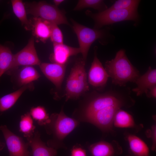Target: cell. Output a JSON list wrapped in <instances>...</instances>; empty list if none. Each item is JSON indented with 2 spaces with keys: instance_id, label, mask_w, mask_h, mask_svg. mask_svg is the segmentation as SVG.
Returning <instances> with one entry per match:
<instances>
[{
  "instance_id": "25",
  "label": "cell",
  "mask_w": 156,
  "mask_h": 156,
  "mask_svg": "<svg viewBox=\"0 0 156 156\" xmlns=\"http://www.w3.org/2000/svg\"><path fill=\"white\" fill-rule=\"evenodd\" d=\"M88 8L97 10L99 12L103 11L108 8L103 0H79L73 10L79 11Z\"/></svg>"
},
{
  "instance_id": "22",
  "label": "cell",
  "mask_w": 156,
  "mask_h": 156,
  "mask_svg": "<svg viewBox=\"0 0 156 156\" xmlns=\"http://www.w3.org/2000/svg\"><path fill=\"white\" fill-rule=\"evenodd\" d=\"M40 75L33 67L25 66L20 70L18 75V81L22 86L28 85L33 81L38 80Z\"/></svg>"
},
{
  "instance_id": "35",
  "label": "cell",
  "mask_w": 156,
  "mask_h": 156,
  "mask_svg": "<svg viewBox=\"0 0 156 156\" xmlns=\"http://www.w3.org/2000/svg\"></svg>"
},
{
  "instance_id": "28",
  "label": "cell",
  "mask_w": 156,
  "mask_h": 156,
  "mask_svg": "<svg viewBox=\"0 0 156 156\" xmlns=\"http://www.w3.org/2000/svg\"><path fill=\"white\" fill-rule=\"evenodd\" d=\"M53 44L63 43V36L62 32L57 25L51 23V30L50 38Z\"/></svg>"
},
{
  "instance_id": "7",
  "label": "cell",
  "mask_w": 156,
  "mask_h": 156,
  "mask_svg": "<svg viewBox=\"0 0 156 156\" xmlns=\"http://www.w3.org/2000/svg\"><path fill=\"white\" fill-rule=\"evenodd\" d=\"M123 105L117 104L101 107L84 115L85 120L104 130L111 129L116 112Z\"/></svg>"
},
{
  "instance_id": "9",
  "label": "cell",
  "mask_w": 156,
  "mask_h": 156,
  "mask_svg": "<svg viewBox=\"0 0 156 156\" xmlns=\"http://www.w3.org/2000/svg\"><path fill=\"white\" fill-rule=\"evenodd\" d=\"M41 63L35 47L34 38L31 37L27 45L14 55V62L12 69L20 66H39Z\"/></svg>"
},
{
  "instance_id": "19",
  "label": "cell",
  "mask_w": 156,
  "mask_h": 156,
  "mask_svg": "<svg viewBox=\"0 0 156 156\" xmlns=\"http://www.w3.org/2000/svg\"><path fill=\"white\" fill-rule=\"evenodd\" d=\"M31 86L29 84L23 86L18 90L0 98V112L2 113L11 108L27 89Z\"/></svg>"
},
{
  "instance_id": "31",
  "label": "cell",
  "mask_w": 156,
  "mask_h": 156,
  "mask_svg": "<svg viewBox=\"0 0 156 156\" xmlns=\"http://www.w3.org/2000/svg\"><path fill=\"white\" fill-rule=\"evenodd\" d=\"M152 136L153 141V144L152 147V149L154 151L155 148L156 144V126H154L152 128Z\"/></svg>"
},
{
  "instance_id": "11",
  "label": "cell",
  "mask_w": 156,
  "mask_h": 156,
  "mask_svg": "<svg viewBox=\"0 0 156 156\" xmlns=\"http://www.w3.org/2000/svg\"><path fill=\"white\" fill-rule=\"evenodd\" d=\"M40 69L45 76L57 88L61 87L65 71V65L55 63H41Z\"/></svg>"
},
{
  "instance_id": "16",
  "label": "cell",
  "mask_w": 156,
  "mask_h": 156,
  "mask_svg": "<svg viewBox=\"0 0 156 156\" xmlns=\"http://www.w3.org/2000/svg\"><path fill=\"white\" fill-rule=\"evenodd\" d=\"M33 35L41 41L45 42L50 38L51 23L40 18L34 17L30 20Z\"/></svg>"
},
{
  "instance_id": "24",
  "label": "cell",
  "mask_w": 156,
  "mask_h": 156,
  "mask_svg": "<svg viewBox=\"0 0 156 156\" xmlns=\"http://www.w3.org/2000/svg\"><path fill=\"white\" fill-rule=\"evenodd\" d=\"M114 121L115 126L119 127H132L135 125L132 116L127 112L120 109L116 113Z\"/></svg>"
},
{
  "instance_id": "3",
  "label": "cell",
  "mask_w": 156,
  "mask_h": 156,
  "mask_svg": "<svg viewBox=\"0 0 156 156\" xmlns=\"http://www.w3.org/2000/svg\"><path fill=\"white\" fill-rule=\"evenodd\" d=\"M86 14L94 22V28L99 29L105 26L125 21L137 22L139 19L137 10L131 9L106 10L97 13L88 10Z\"/></svg>"
},
{
  "instance_id": "13",
  "label": "cell",
  "mask_w": 156,
  "mask_h": 156,
  "mask_svg": "<svg viewBox=\"0 0 156 156\" xmlns=\"http://www.w3.org/2000/svg\"><path fill=\"white\" fill-rule=\"evenodd\" d=\"M29 146L31 149V156H56V150L52 147L47 146L40 138L38 131L35 132L34 135L27 139Z\"/></svg>"
},
{
  "instance_id": "2",
  "label": "cell",
  "mask_w": 156,
  "mask_h": 156,
  "mask_svg": "<svg viewBox=\"0 0 156 156\" xmlns=\"http://www.w3.org/2000/svg\"><path fill=\"white\" fill-rule=\"evenodd\" d=\"M72 28L77 37L79 48L83 59L86 60L90 48L96 40H99L102 44L108 43L113 36L109 33L108 27L103 29H92L76 22L71 19Z\"/></svg>"
},
{
  "instance_id": "30",
  "label": "cell",
  "mask_w": 156,
  "mask_h": 156,
  "mask_svg": "<svg viewBox=\"0 0 156 156\" xmlns=\"http://www.w3.org/2000/svg\"><path fill=\"white\" fill-rule=\"evenodd\" d=\"M148 97H156V85L150 88L146 94Z\"/></svg>"
},
{
  "instance_id": "8",
  "label": "cell",
  "mask_w": 156,
  "mask_h": 156,
  "mask_svg": "<svg viewBox=\"0 0 156 156\" xmlns=\"http://www.w3.org/2000/svg\"><path fill=\"white\" fill-rule=\"evenodd\" d=\"M10 156H31L28 151V142H26L22 138L9 130L5 125L0 126Z\"/></svg>"
},
{
  "instance_id": "12",
  "label": "cell",
  "mask_w": 156,
  "mask_h": 156,
  "mask_svg": "<svg viewBox=\"0 0 156 156\" xmlns=\"http://www.w3.org/2000/svg\"><path fill=\"white\" fill-rule=\"evenodd\" d=\"M53 52L50 57L53 63L65 65L69 58L80 53L79 48L68 46L64 44H53Z\"/></svg>"
},
{
  "instance_id": "20",
  "label": "cell",
  "mask_w": 156,
  "mask_h": 156,
  "mask_svg": "<svg viewBox=\"0 0 156 156\" xmlns=\"http://www.w3.org/2000/svg\"><path fill=\"white\" fill-rule=\"evenodd\" d=\"M13 11L21 21L22 25L27 30L31 29V24L27 18V12L24 4L21 0L11 1Z\"/></svg>"
},
{
  "instance_id": "34",
  "label": "cell",
  "mask_w": 156,
  "mask_h": 156,
  "mask_svg": "<svg viewBox=\"0 0 156 156\" xmlns=\"http://www.w3.org/2000/svg\"><path fill=\"white\" fill-rule=\"evenodd\" d=\"M3 19H1V20L0 21V24L3 21Z\"/></svg>"
},
{
  "instance_id": "23",
  "label": "cell",
  "mask_w": 156,
  "mask_h": 156,
  "mask_svg": "<svg viewBox=\"0 0 156 156\" xmlns=\"http://www.w3.org/2000/svg\"><path fill=\"white\" fill-rule=\"evenodd\" d=\"M35 128L29 112H27L21 116L19 122V130L27 139L33 136Z\"/></svg>"
},
{
  "instance_id": "17",
  "label": "cell",
  "mask_w": 156,
  "mask_h": 156,
  "mask_svg": "<svg viewBox=\"0 0 156 156\" xmlns=\"http://www.w3.org/2000/svg\"><path fill=\"white\" fill-rule=\"evenodd\" d=\"M130 150L134 156H149V151L146 144L138 137L132 135L127 136Z\"/></svg>"
},
{
  "instance_id": "27",
  "label": "cell",
  "mask_w": 156,
  "mask_h": 156,
  "mask_svg": "<svg viewBox=\"0 0 156 156\" xmlns=\"http://www.w3.org/2000/svg\"><path fill=\"white\" fill-rule=\"evenodd\" d=\"M140 0H118L115 2L109 10L131 9L137 10Z\"/></svg>"
},
{
  "instance_id": "21",
  "label": "cell",
  "mask_w": 156,
  "mask_h": 156,
  "mask_svg": "<svg viewBox=\"0 0 156 156\" xmlns=\"http://www.w3.org/2000/svg\"><path fill=\"white\" fill-rule=\"evenodd\" d=\"M14 55L8 47L0 44V77L4 73L12 69Z\"/></svg>"
},
{
  "instance_id": "5",
  "label": "cell",
  "mask_w": 156,
  "mask_h": 156,
  "mask_svg": "<svg viewBox=\"0 0 156 156\" xmlns=\"http://www.w3.org/2000/svg\"><path fill=\"white\" fill-rule=\"evenodd\" d=\"M26 6L27 13L34 17L40 18L57 25H70L64 11L54 5L42 1L27 3Z\"/></svg>"
},
{
  "instance_id": "14",
  "label": "cell",
  "mask_w": 156,
  "mask_h": 156,
  "mask_svg": "<svg viewBox=\"0 0 156 156\" xmlns=\"http://www.w3.org/2000/svg\"><path fill=\"white\" fill-rule=\"evenodd\" d=\"M117 104L123 105L121 99L115 94H107L96 97L90 101L85 109L84 114L103 107Z\"/></svg>"
},
{
  "instance_id": "33",
  "label": "cell",
  "mask_w": 156,
  "mask_h": 156,
  "mask_svg": "<svg viewBox=\"0 0 156 156\" xmlns=\"http://www.w3.org/2000/svg\"><path fill=\"white\" fill-rule=\"evenodd\" d=\"M5 144L4 143L0 141V151L2 150L4 147Z\"/></svg>"
},
{
  "instance_id": "15",
  "label": "cell",
  "mask_w": 156,
  "mask_h": 156,
  "mask_svg": "<svg viewBox=\"0 0 156 156\" xmlns=\"http://www.w3.org/2000/svg\"><path fill=\"white\" fill-rule=\"evenodd\" d=\"M135 83L136 87L132 90L135 92L137 96L143 93L146 94L148 89L151 87L156 85V70L149 66L147 71L143 75L139 77Z\"/></svg>"
},
{
  "instance_id": "1",
  "label": "cell",
  "mask_w": 156,
  "mask_h": 156,
  "mask_svg": "<svg viewBox=\"0 0 156 156\" xmlns=\"http://www.w3.org/2000/svg\"><path fill=\"white\" fill-rule=\"evenodd\" d=\"M105 66L112 83L120 86H125L129 82L135 83L140 76L139 71L131 63L123 49L117 52L114 58L107 61Z\"/></svg>"
},
{
  "instance_id": "18",
  "label": "cell",
  "mask_w": 156,
  "mask_h": 156,
  "mask_svg": "<svg viewBox=\"0 0 156 156\" xmlns=\"http://www.w3.org/2000/svg\"><path fill=\"white\" fill-rule=\"evenodd\" d=\"M89 150L92 156H116L118 153L111 144L104 141L92 144Z\"/></svg>"
},
{
  "instance_id": "10",
  "label": "cell",
  "mask_w": 156,
  "mask_h": 156,
  "mask_svg": "<svg viewBox=\"0 0 156 156\" xmlns=\"http://www.w3.org/2000/svg\"><path fill=\"white\" fill-rule=\"evenodd\" d=\"M97 47H94L93 60L89 71V83L95 87L104 86L107 83L109 76L97 55Z\"/></svg>"
},
{
  "instance_id": "6",
  "label": "cell",
  "mask_w": 156,
  "mask_h": 156,
  "mask_svg": "<svg viewBox=\"0 0 156 156\" xmlns=\"http://www.w3.org/2000/svg\"><path fill=\"white\" fill-rule=\"evenodd\" d=\"M49 122L45 125L47 132L52 134L53 138L48 142L50 146L56 140H61L77 126L78 121L66 116L62 110L59 114H52Z\"/></svg>"
},
{
  "instance_id": "29",
  "label": "cell",
  "mask_w": 156,
  "mask_h": 156,
  "mask_svg": "<svg viewBox=\"0 0 156 156\" xmlns=\"http://www.w3.org/2000/svg\"><path fill=\"white\" fill-rule=\"evenodd\" d=\"M71 156H87L85 150L77 146L73 147L71 151Z\"/></svg>"
},
{
  "instance_id": "4",
  "label": "cell",
  "mask_w": 156,
  "mask_h": 156,
  "mask_svg": "<svg viewBox=\"0 0 156 156\" xmlns=\"http://www.w3.org/2000/svg\"><path fill=\"white\" fill-rule=\"evenodd\" d=\"M85 61H77L67 79L66 88V100L77 98L89 90L85 68Z\"/></svg>"
},
{
  "instance_id": "32",
  "label": "cell",
  "mask_w": 156,
  "mask_h": 156,
  "mask_svg": "<svg viewBox=\"0 0 156 156\" xmlns=\"http://www.w3.org/2000/svg\"><path fill=\"white\" fill-rule=\"evenodd\" d=\"M64 1V0H54L53 1L55 4L54 5L57 7Z\"/></svg>"
},
{
  "instance_id": "26",
  "label": "cell",
  "mask_w": 156,
  "mask_h": 156,
  "mask_svg": "<svg viewBox=\"0 0 156 156\" xmlns=\"http://www.w3.org/2000/svg\"><path fill=\"white\" fill-rule=\"evenodd\" d=\"M29 113L32 118L40 125H45L50 121L49 114L43 106L33 107L31 108Z\"/></svg>"
}]
</instances>
